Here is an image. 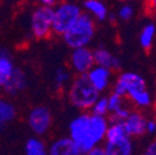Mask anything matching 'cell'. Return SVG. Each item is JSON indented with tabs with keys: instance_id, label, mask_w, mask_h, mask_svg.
<instances>
[{
	"instance_id": "obj_1",
	"label": "cell",
	"mask_w": 156,
	"mask_h": 155,
	"mask_svg": "<svg viewBox=\"0 0 156 155\" xmlns=\"http://www.w3.org/2000/svg\"><path fill=\"white\" fill-rule=\"evenodd\" d=\"M108 125V118L81 112L68 124V138L84 155L90 149L103 145Z\"/></svg>"
},
{
	"instance_id": "obj_2",
	"label": "cell",
	"mask_w": 156,
	"mask_h": 155,
	"mask_svg": "<svg viewBox=\"0 0 156 155\" xmlns=\"http://www.w3.org/2000/svg\"><path fill=\"white\" fill-rule=\"evenodd\" d=\"M99 96L101 94L89 83L86 74L73 77L67 88L68 102L81 112H89Z\"/></svg>"
},
{
	"instance_id": "obj_3",
	"label": "cell",
	"mask_w": 156,
	"mask_h": 155,
	"mask_svg": "<svg viewBox=\"0 0 156 155\" xmlns=\"http://www.w3.org/2000/svg\"><path fill=\"white\" fill-rule=\"evenodd\" d=\"M95 21L88 14L82 13L68 31L62 36L63 42L71 50L89 47L95 36Z\"/></svg>"
},
{
	"instance_id": "obj_4",
	"label": "cell",
	"mask_w": 156,
	"mask_h": 155,
	"mask_svg": "<svg viewBox=\"0 0 156 155\" xmlns=\"http://www.w3.org/2000/svg\"><path fill=\"white\" fill-rule=\"evenodd\" d=\"M83 13L81 4L74 2H58L53 8L52 35L63 36Z\"/></svg>"
},
{
	"instance_id": "obj_5",
	"label": "cell",
	"mask_w": 156,
	"mask_h": 155,
	"mask_svg": "<svg viewBox=\"0 0 156 155\" xmlns=\"http://www.w3.org/2000/svg\"><path fill=\"white\" fill-rule=\"evenodd\" d=\"M145 88H149L147 81L138 72L133 71H124L118 74L112 85V93L120 96L123 98L128 99L133 94L138 93Z\"/></svg>"
},
{
	"instance_id": "obj_6",
	"label": "cell",
	"mask_w": 156,
	"mask_h": 155,
	"mask_svg": "<svg viewBox=\"0 0 156 155\" xmlns=\"http://www.w3.org/2000/svg\"><path fill=\"white\" fill-rule=\"evenodd\" d=\"M53 9L37 5L30 15V31L37 40H45L52 35Z\"/></svg>"
},
{
	"instance_id": "obj_7",
	"label": "cell",
	"mask_w": 156,
	"mask_h": 155,
	"mask_svg": "<svg viewBox=\"0 0 156 155\" xmlns=\"http://www.w3.org/2000/svg\"><path fill=\"white\" fill-rule=\"evenodd\" d=\"M27 127L36 137L47 134L52 127V113L46 106H36L27 114Z\"/></svg>"
},
{
	"instance_id": "obj_8",
	"label": "cell",
	"mask_w": 156,
	"mask_h": 155,
	"mask_svg": "<svg viewBox=\"0 0 156 155\" xmlns=\"http://www.w3.org/2000/svg\"><path fill=\"white\" fill-rule=\"evenodd\" d=\"M93 50L90 47H81L71 51L69 55V70L76 76L87 74L94 67Z\"/></svg>"
},
{
	"instance_id": "obj_9",
	"label": "cell",
	"mask_w": 156,
	"mask_h": 155,
	"mask_svg": "<svg viewBox=\"0 0 156 155\" xmlns=\"http://www.w3.org/2000/svg\"><path fill=\"white\" fill-rule=\"evenodd\" d=\"M86 76L89 83L99 94L109 91L114 82V72L108 68L99 67V66L92 67Z\"/></svg>"
},
{
	"instance_id": "obj_10",
	"label": "cell",
	"mask_w": 156,
	"mask_h": 155,
	"mask_svg": "<svg viewBox=\"0 0 156 155\" xmlns=\"http://www.w3.org/2000/svg\"><path fill=\"white\" fill-rule=\"evenodd\" d=\"M147 115L144 112H140L138 109H131L128 118L123 122V125L125 128V132L129 138H140L146 134V122Z\"/></svg>"
},
{
	"instance_id": "obj_11",
	"label": "cell",
	"mask_w": 156,
	"mask_h": 155,
	"mask_svg": "<svg viewBox=\"0 0 156 155\" xmlns=\"http://www.w3.org/2000/svg\"><path fill=\"white\" fill-rule=\"evenodd\" d=\"M93 59L94 65L108 68L110 71H119L122 68V61L119 57H116L114 53H112L107 47L99 46L93 50Z\"/></svg>"
},
{
	"instance_id": "obj_12",
	"label": "cell",
	"mask_w": 156,
	"mask_h": 155,
	"mask_svg": "<svg viewBox=\"0 0 156 155\" xmlns=\"http://www.w3.org/2000/svg\"><path fill=\"white\" fill-rule=\"evenodd\" d=\"M48 155H82L68 137H60L47 145Z\"/></svg>"
},
{
	"instance_id": "obj_13",
	"label": "cell",
	"mask_w": 156,
	"mask_h": 155,
	"mask_svg": "<svg viewBox=\"0 0 156 155\" xmlns=\"http://www.w3.org/2000/svg\"><path fill=\"white\" fill-rule=\"evenodd\" d=\"M81 6L83 13L88 14L95 23L107 21L109 9L105 3L101 2V0H86V2L82 3Z\"/></svg>"
},
{
	"instance_id": "obj_14",
	"label": "cell",
	"mask_w": 156,
	"mask_h": 155,
	"mask_svg": "<svg viewBox=\"0 0 156 155\" xmlns=\"http://www.w3.org/2000/svg\"><path fill=\"white\" fill-rule=\"evenodd\" d=\"M27 87V77L26 73L21 68H15L12 76L10 77V80L8 83L4 86V92L8 96H16L20 92H23Z\"/></svg>"
},
{
	"instance_id": "obj_15",
	"label": "cell",
	"mask_w": 156,
	"mask_h": 155,
	"mask_svg": "<svg viewBox=\"0 0 156 155\" xmlns=\"http://www.w3.org/2000/svg\"><path fill=\"white\" fill-rule=\"evenodd\" d=\"M12 57L8 49L0 47V88H4L15 71Z\"/></svg>"
},
{
	"instance_id": "obj_16",
	"label": "cell",
	"mask_w": 156,
	"mask_h": 155,
	"mask_svg": "<svg viewBox=\"0 0 156 155\" xmlns=\"http://www.w3.org/2000/svg\"><path fill=\"white\" fill-rule=\"evenodd\" d=\"M105 155H134V142L126 137L115 143H103Z\"/></svg>"
},
{
	"instance_id": "obj_17",
	"label": "cell",
	"mask_w": 156,
	"mask_h": 155,
	"mask_svg": "<svg viewBox=\"0 0 156 155\" xmlns=\"http://www.w3.org/2000/svg\"><path fill=\"white\" fill-rule=\"evenodd\" d=\"M155 37L156 25L154 23H146L139 34V44L144 50H150L155 42Z\"/></svg>"
},
{
	"instance_id": "obj_18",
	"label": "cell",
	"mask_w": 156,
	"mask_h": 155,
	"mask_svg": "<svg viewBox=\"0 0 156 155\" xmlns=\"http://www.w3.org/2000/svg\"><path fill=\"white\" fill-rule=\"evenodd\" d=\"M25 155H48L46 143L37 137L29 138L25 143Z\"/></svg>"
},
{
	"instance_id": "obj_19",
	"label": "cell",
	"mask_w": 156,
	"mask_h": 155,
	"mask_svg": "<svg viewBox=\"0 0 156 155\" xmlns=\"http://www.w3.org/2000/svg\"><path fill=\"white\" fill-rule=\"evenodd\" d=\"M126 137H128V134L125 132L123 123H109L107 133H105L104 143H115Z\"/></svg>"
},
{
	"instance_id": "obj_20",
	"label": "cell",
	"mask_w": 156,
	"mask_h": 155,
	"mask_svg": "<svg viewBox=\"0 0 156 155\" xmlns=\"http://www.w3.org/2000/svg\"><path fill=\"white\" fill-rule=\"evenodd\" d=\"M15 117H16L15 106L10 101L3 98V97H0V127L8 124Z\"/></svg>"
},
{
	"instance_id": "obj_21",
	"label": "cell",
	"mask_w": 156,
	"mask_h": 155,
	"mask_svg": "<svg viewBox=\"0 0 156 155\" xmlns=\"http://www.w3.org/2000/svg\"><path fill=\"white\" fill-rule=\"evenodd\" d=\"M71 81H72V72L68 67L61 66L56 68L53 73V83L57 89H61V88H65L66 86H69Z\"/></svg>"
},
{
	"instance_id": "obj_22",
	"label": "cell",
	"mask_w": 156,
	"mask_h": 155,
	"mask_svg": "<svg viewBox=\"0 0 156 155\" xmlns=\"http://www.w3.org/2000/svg\"><path fill=\"white\" fill-rule=\"evenodd\" d=\"M89 112L92 114H94V115H98V117L108 118L109 109H108V98H107V96L101 94L99 98L95 101V103L93 104V107L90 108Z\"/></svg>"
},
{
	"instance_id": "obj_23",
	"label": "cell",
	"mask_w": 156,
	"mask_h": 155,
	"mask_svg": "<svg viewBox=\"0 0 156 155\" xmlns=\"http://www.w3.org/2000/svg\"><path fill=\"white\" fill-rule=\"evenodd\" d=\"M115 15H116V19H119L122 21H130L135 16V6L133 4L124 3V4L119 5Z\"/></svg>"
},
{
	"instance_id": "obj_24",
	"label": "cell",
	"mask_w": 156,
	"mask_h": 155,
	"mask_svg": "<svg viewBox=\"0 0 156 155\" xmlns=\"http://www.w3.org/2000/svg\"><path fill=\"white\" fill-rule=\"evenodd\" d=\"M107 98H108V109H109V114L116 112L118 109L125 107L126 104H129V102L123 98V97L120 96H116L114 93H110L107 96Z\"/></svg>"
},
{
	"instance_id": "obj_25",
	"label": "cell",
	"mask_w": 156,
	"mask_h": 155,
	"mask_svg": "<svg viewBox=\"0 0 156 155\" xmlns=\"http://www.w3.org/2000/svg\"><path fill=\"white\" fill-rule=\"evenodd\" d=\"M130 112H131V108H130L129 104H126L125 107H123V108L118 109L116 112L109 114L108 115V122L109 123H123L128 118Z\"/></svg>"
},
{
	"instance_id": "obj_26",
	"label": "cell",
	"mask_w": 156,
	"mask_h": 155,
	"mask_svg": "<svg viewBox=\"0 0 156 155\" xmlns=\"http://www.w3.org/2000/svg\"><path fill=\"white\" fill-rule=\"evenodd\" d=\"M143 155H156V139L150 142L143 151Z\"/></svg>"
},
{
	"instance_id": "obj_27",
	"label": "cell",
	"mask_w": 156,
	"mask_h": 155,
	"mask_svg": "<svg viewBox=\"0 0 156 155\" xmlns=\"http://www.w3.org/2000/svg\"><path fill=\"white\" fill-rule=\"evenodd\" d=\"M155 132H156L155 121H154V118H149L146 122V133L147 134H155Z\"/></svg>"
},
{
	"instance_id": "obj_28",
	"label": "cell",
	"mask_w": 156,
	"mask_h": 155,
	"mask_svg": "<svg viewBox=\"0 0 156 155\" xmlns=\"http://www.w3.org/2000/svg\"><path fill=\"white\" fill-rule=\"evenodd\" d=\"M84 155H105V153H104L103 146H102V145H99V146H95V148L90 149V150H89V151H87Z\"/></svg>"
},
{
	"instance_id": "obj_29",
	"label": "cell",
	"mask_w": 156,
	"mask_h": 155,
	"mask_svg": "<svg viewBox=\"0 0 156 155\" xmlns=\"http://www.w3.org/2000/svg\"><path fill=\"white\" fill-rule=\"evenodd\" d=\"M57 4H58L57 0H41V2L38 3V5H42V6H46V8H51V9H53Z\"/></svg>"
},
{
	"instance_id": "obj_30",
	"label": "cell",
	"mask_w": 156,
	"mask_h": 155,
	"mask_svg": "<svg viewBox=\"0 0 156 155\" xmlns=\"http://www.w3.org/2000/svg\"><path fill=\"white\" fill-rule=\"evenodd\" d=\"M118 19H116V15H115V13H113V11H109V14H108V17H107V21H109V23H112V24H114Z\"/></svg>"
},
{
	"instance_id": "obj_31",
	"label": "cell",
	"mask_w": 156,
	"mask_h": 155,
	"mask_svg": "<svg viewBox=\"0 0 156 155\" xmlns=\"http://www.w3.org/2000/svg\"><path fill=\"white\" fill-rule=\"evenodd\" d=\"M149 8L152 13H156V0H151V2L149 3Z\"/></svg>"
},
{
	"instance_id": "obj_32",
	"label": "cell",
	"mask_w": 156,
	"mask_h": 155,
	"mask_svg": "<svg viewBox=\"0 0 156 155\" xmlns=\"http://www.w3.org/2000/svg\"><path fill=\"white\" fill-rule=\"evenodd\" d=\"M154 121H155V124H156V103H155V118H154ZM155 134H156V132H155Z\"/></svg>"
},
{
	"instance_id": "obj_33",
	"label": "cell",
	"mask_w": 156,
	"mask_h": 155,
	"mask_svg": "<svg viewBox=\"0 0 156 155\" xmlns=\"http://www.w3.org/2000/svg\"><path fill=\"white\" fill-rule=\"evenodd\" d=\"M155 83H156V77H155Z\"/></svg>"
}]
</instances>
